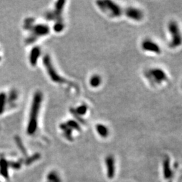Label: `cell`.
<instances>
[{"mask_svg":"<svg viewBox=\"0 0 182 182\" xmlns=\"http://www.w3.org/2000/svg\"><path fill=\"white\" fill-rule=\"evenodd\" d=\"M170 182H171V181H170Z\"/></svg>","mask_w":182,"mask_h":182,"instance_id":"ffe728a7","label":"cell"},{"mask_svg":"<svg viewBox=\"0 0 182 182\" xmlns=\"http://www.w3.org/2000/svg\"><path fill=\"white\" fill-rule=\"evenodd\" d=\"M68 125H69L70 127L73 128H74V129H76V130H80V129L79 125H78V124L76 123V122L74 121H68Z\"/></svg>","mask_w":182,"mask_h":182,"instance_id":"e0dca14e","label":"cell"},{"mask_svg":"<svg viewBox=\"0 0 182 182\" xmlns=\"http://www.w3.org/2000/svg\"><path fill=\"white\" fill-rule=\"evenodd\" d=\"M126 17L136 22H140L144 18V12L140 8L136 7H128L124 10Z\"/></svg>","mask_w":182,"mask_h":182,"instance_id":"52a82bcc","label":"cell"},{"mask_svg":"<svg viewBox=\"0 0 182 182\" xmlns=\"http://www.w3.org/2000/svg\"><path fill=\"white\" fill-rule=\"evenodd\" d=\"M63 25L62 24L57 23L56 24H55L54 26V30L56 31V32H61V31L63 30Z\"/></svg>","mask_w":182,"mask_h":182,"instance_id":"ac0fdd59","label":"cell"},{"mask_svg":"<svg viewBox=\"0 0 182 182\" xmlns=\"http://www.w3.org/2000/svg\"><path fill=\"white\" fill-rule=\"evenodd\" d=\"M88 108L85 105H82L78 107L76 109V113L78 115H84L87 112Z\"/></svg>","mask_w":182,"mask_h":182,"instance_id":"2e32d148","label":"cell"},{"mask_svg":"<svg viewBox=\"0 0 182 182\" xmlns=\"http://www.w3.org/2000/svg\"><path fill=\"white\" fill-rule=\"evenodd\" d=\"M41 55V50L38 47H34L30 51L29 61L31 65L35 66Z\"/></svg>","mask_w":182,"mask_h":182,"instance_id":"30bf717a","label":"cell"},{"mask_svg":"<svg viewBox=\"0 0 182 182\" xmlns=\"http://www.w3.org/2000/svg\"><path fill=\"white\" fill-rule=\"evenodd\" d=\"M141 48L146 52L154 53L156 54H160L161 53L160 45L150 39H145L142 41Z\"/></svg>","mask_w":182,"mask_h":182,"instance_id":"8992f818","label":"cell"},{"mask_svg":"<svg viewBox=\"0 0 182 182\" xmlns=\"http://www.w3.org/2000/svg\"><path fill=\"white\" fill-rule=\"evenodd\" d=\"M105 163L107 167V176L109 179H112L115 175V160L112 155L106 157Z\"/></svg>","mask_w":182,"mask_h":182,"instance_id":"ba28073f","label":"cell"},{"mask_svg":"<svg viewBox=\"0 0 182 182\" xmlns=\"http://www.w3.org/2000/svg\"><path fill=\"white\" fill-rule=\"evenodd\" d=\"M163 175H164L165 179H169L171 178L173 175L172 170L171 169L170 166V160L169 157H166L163 161Z\"/></svg>","mask_w":182,"mask_h":182,"instance_id":"9c48e42d","label":"cell"},{"mask_svg":"<svg viewBox=\"0 0 182 182\" xmlns=\"http://www.w3.org/2000/svg\"><path fill=\"white\" fill-rule=\"evenodd\" d=\"M167 30L171 35L169 46L171 48H177L182 45V33L178 23L175 20H171L167 24Z\"/></svg>","mask_w":182,"mask_h":182,"instance_id":"7a4b0ae2","label":"cell"},{"mask_svg":"<svg viewBox=\"0 0 182 182\" xmlns=\"http://www.w3.org/2000/svg\"><path fill=\"white\" fill-rule=\"evenodd\" d=\"M49 182H61L59 177L55 172H51L47 176Z\"/></svg>","mask_w":182,"mask_h":182,"instance_id":"9a60e30c","label":"cell"},{"mask_svg":"<svg viewBox=\"0 0 182 182\" xmlns=\"http://www.w3.org/2000/svg\"><path fill=\"white\" fill-rule=\"evenodd\" d=\"M43 63L47 68V72H48L49 76H50L51 79L53 80V82H57V83H64L65 82V80L61 78V76L57 74V73L55 72V70L52 65V63H51L50 58L48 55L45 56L44 59H43Z\"/></svg>","mask_w":182,"mask_h":182,"instance_id":"5b68a950","label":"cell"},{"mask_svg":"<svg viewBox=\"0 0 182 182\" xmlns=\"http://www.w3.org/2000/svg\"><path fill=\"white\" fill-rule=\"evenodd\" d=\"M34 34L39 36H43V35H46L49 32V28L47 26L43 25V24H39L34 26Z\"/></svg>","mask_w":182,"mask_h":182,"instance_id":"7c38bea8","label":"cell"},{"mask_svg":"<svg viewBox=\"0 0 182 182\" xmlns=\"http://www.w3.org/2000/svg\"><path fill=\"white\" fill-rule=\"evenodd\" d=\"M102 83V78L98 74H94L90 78L89 84L92 88H98Z\"/></svg>","mask_w":182,"mask_h":182,"instance_id":"4fadbf2b","label":"cell"},{"mask_svg":"<svg viewBox=\"0 0 182 182\" xmlns=\"http://www.w3.org/2000/svg\"><path fill=\"white\" fill-rule=\"evenodd\" d=\"M42 100V93L40 92L35 93L34 96L33 97L32 105H31L29 121H28L27 126V132L30 135H32L37 131V126H38L39 113L40 111Z\"/></svg>","mask_w":182,"mask_h":182,"instance_id":"6da1fadb","label":"cell"},{"mask_svg":"<svg viewBox=\"0 0 182 182\" xmlns=\"http://www.w3.org/2000/svg\"><path fill=\"white\" fill-rule=\"evenodd\" d=\"M6 104V95L5 93H0V115H1L5 110Z\"/></svg>","mask_w":182,"mask_h":182,"instance_id":"5bb4252c","label":"cell"},{"mask_svg":"<svg viewBox=\"0 0 182 182\" xmlns=\"http://www.w3.org/2000/svg\"><path fill=\"white\" fill-rule=\"evenodd\" d=\"M97 132L101 137L103 138H107L109 135V128L103 123H98L96 125Z\"/></svg>","mask_w":182,"mask_h":182,"instance_id":"8fae6325","label":"cell"},{"mask_svg":"<svg viewBox=\"0 0 182 182\" xmlns=\"http://www.w3.org/2000/svg\"><path fill=\"white\" fill-rule=\"evenodd\" d=\"M65 3L64 1H59L56 3V9L57 10H61L63 7V4Z\"/></svg>","mask_w":182,"mask_h":182,"instance_id":"d6986e66","label":"cell"},{"mask_svg":"<svg viewBox=\"0 0 182 182\" xmlns=\"http://www.w3.org/2000/svg\"><path fill=\"white\" fill-rule=\"evenodd\" d=\"M97 6L105 14L111 18H118L122 14L123 10L119 4L110 0L99 1L97 2Z\"/></svg>","mask_w":182,"mask_h":182,"instance_id":"3957f363","label":"cell"},{"mask_svg":"<svg viewBox=\"0 0 182 182\" xmlns=\"http://www.w3.org/2000/svg\"><path fill=\"white\" fill-rule=\"evenodd\" d=\"M148 75L154 83L162 84L166 82L168 77L165 71L160 68H153L148 70Z\"/></svg>","mask_w":182,"mask_h":182,"instance_id":"277c9868","label":"cell"}]
</instances>
